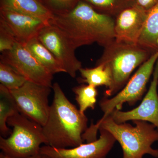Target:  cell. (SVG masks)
Returning a JSON list of instances; mask_svg holds the SVG:
<instances>
[{"instance_id": "8", "label": "cell", "mask_w": 158, "mask_h": 158, "mask_svg": "<svg viewBox=\"0 0 158 158\" xmlns=\"http://www.w3.org/2000/svg\"><path fill=\"white\" fill-rule=\"evenodd\" d=\"M0 62L11 65L28 81L52 88L53 75L34 58L24 44L16 42L11 50L2 53Z\"/></svg>"}, {"instance_id": "25", "label": "cell", "mask_w": 158, "mask_h": 158, "mask_svg": "<svg viewBox=\"0 0 158 158\" xmlns=\"http://www.w3.org/2000/svg\"><path fill=\"white\" fill-rule=\"evenodd\" d=\"M0 158H14L10 157L4 154L3 152H1L0 154ZM27 158H47L45 156L41 154H40L39 155H37V156H34L31 157Z\"/></svg>"}, {"instance_id": "22", "label": "cell", "mask_w": 158, "mask_h": 158, "mask_svg": "<svg viewBox=\"0 0 158 158\" xmlns=\"http://www.w3.org/2000/svg\"><path fill=\"white\" fill-rule=\"evenodd\" d=\"M18 42L13 35L2 24L0 23V52L11 50Z\"/></svg>"}, {"instance_id": "5", "label": "cell", "mask_w": 158, "mask_h": 158, "mask_svg": "<svg viewBox=\"0 0 158 158\" xmlns=\"http://www.w3.org/2000/svg\"><path fill=\"white\" fill-rule=\"evenodd\" d=\"M7 125L13 127L7 138L0 137V149L8 156L27 158L40 154L41 145H46L43 127L19 113L8 118Z\"/></svg>"}, {"instance_id": "6", "label": "cell", "mask_w": 158, "mask_h": 158, "mask_svg": "<svg viewBox=\"0 0 158 158\" xmlns=\"http://www.w3.org/2000/svg\"><path fill=\"white\" fill-rule=\"evenodd\" d=\"M158 59V50L140 65L120 91L111 98L104 97L101 100L99 105L104 113L101 119L109 116L115 110H121L125 103L132 106L141 100Z\"/></svg>"}, {"instance_id": "13", "label": "cell", "mask_w": 158, "mask_h": 158, "mask_svg": "<svg viewBox=\"0 0 158 158\" xmlns=\"http://www.w3.org/2000/svg\"><path fill=\"white\" fill-rule=\"evenodd\" d=\"M0 23L10 31L17 42L23 44L37 36L48 24L38 18L4 8H1Z\"/></svg>"}, {"instance_id": "17", "label": "cell", "mask_w": 158, "mask_h": 158, "mask_svg": "<svg viewBox=\"0 0 158 158\" xmlns=\"http://www.w3.org/2000/svg\"><path fill=\"white\" fill-rule=\"evenodd\" d=\"M19 113L17 104L10 92L2 85H0V134L1 136L7 138L12 131L8 127V118Z\"/></svg>"}, {"instance_id": "18", "label": "cell", "mask_w": 158, "mask_h": 158, "mask_svg": "<svg viewBox=\"0 0 158 158\" xmlns=\"http://www.w3.org/2000/svg\"><path fill=\"white\" fill-rule=\"evenodd\" d=\"M81 78L79 83H86L95 87L106 86L110 88L112 84V76L110 69L103 64L96 65L94 68H81L79 70Z\"/></svg>"}, {"instance_id": "11", "label": "cell", "mask_w": 158, "mask_h": 158, "mask_svg": "<svg viewBox=\"0 0 158 158\" xmlns=\"http://www.w3.org/2000/svg\"><path fill=\"white\" fill-rule=\"evenodd\" d=\"M158 59L153 73L149 89L141 103L132 110H115L110 116L117 123L129 121L142 120L149 122L158 129Z\"/></svg>"}, {"instance_id": "24", "label": "cell", "mask_w": 158, "mask_h": 158, "mask_svg": "<svg viewBox=\"0 0 158 158\" xmlns=\"http://www.w3.org/2000/svg\"><path fill=\"white\" fill-rule=\"evenodd\" d=\"M51 3L56 5L58 7H67L73 0H49Z\"/></svg>"}, {"instance_id": "10", "label": "cell", "mask_w": 158, "mask_h": 158, "mask_svg": "<svg viewBox=\"0 0 158 158\" xmlns=\"http://www.w3.org/2000/svg\"><path fill=\"white\" fill-rule=\"evenodd\" d=\"M100 135L95 141L69 148H57L45 145L40 153L47 158H106L116 140L109 132L100 128Z\"/></svg>"}, {"instance_id": "20", "label": "cell", "mask_w": 158, "mask_h": 158, "mask_svg": "<svg viewBox=\"0 0 158 158\" xmlns=\"http://www.w3.org/2000/svg\"><path fill=\"white\" fill-rule=\"evenodd\" d=\"M89 5L100 9L102 14L113 17L122 11L135 5V0H85Z\"/></svg>"}, {"instance_id": "15", "label": "cell", "mask_w": 158, "mask_h": 158, "mask_svg": "<svg viewBox=\"0 0 158 158\" xmlns=\"http://www.w3.org/2000/svg\"><path fill=\"white\" fill-rule=\"evenodd\" d=\"M138 44L152 54L158 50V2L148 11Z\"/></svg>"}, {"instance_id": "21", "label": "cell", "mask_w": 158, "mask_h": 158, "mask_svg": "<svg viewBox=\"0 0 158 158\" xmlns=\"http://www.w3.org/2000/svg\"><path fill=\"white\" fill-rule=\"evenodd\" d=\"M27 80L11 65L0 62V82L9 90H16L21 87Z\"/></svg>"}, {"instance_id": "12", "label": "cell", "mask_w": 158, "mask_h": 158, "mask_svg": "<svg viewBox=\"0 0 158 158\" xmlns=\"http://www.w3.org/2000/svg\"><path fill=\"white\" fill-rule=\"evenodd\" d=\"M148 11L135 5L120 12L114 22L116 41L137 44L147 17Z\"/></svg>"}, {"instance_id": "9", "label": "cell", "mask_w": 158, "mask_h": 158, "mask_svg": "<svg viewBox=\"0 0 158 158\" xmlns=\"http://www.w3.org/2000/svg\"><path fill=\"white\" fill-rule=\"evenodd\" d=\"M37 37L71 77L82 68V63L76 56V48L61 30L51 23L46 25L40 31Z\"/></svg>"}, {"instance_id": "16", "label": "cell", "mask_w": 158, "mask_h": 158, "mask_svg": "<svg viewBox=\"0 0 158 158\" xmlns=\"http://www.w3.org/2000/svg\"><path fill=\"white\" fill-rule=\"evenodd\" d=\"M37 61L53 75L65 73V70L50 51L40 42L37 36L31 38L24 44Z\"/></svg>"}, {"instance_id": "3", "label": "cell", "mask_w": 158, "mask_h": 158, "mask_svg": "<svg viewBox=\"0 0 158 158\" xmlns=\"http://www.w3.org/2000/svg\"><path fill=\"white\" fill-rule=\"evenodd\" d=\"M135 126L127 122L117 123L110 115L100 119L95 124L91 123L82 135L87 143L95 141L100 128L109 132L120 144L123 152V158H144L149 155L158 158V149L152 144L158 141V129L148 122L132 121Z\"/></svg>"}, {"instance_id": "19", "label": "cell", "mask_w": 158, "mask_h": 158, "mask_svg": "<svg viewBox=\"0 0 158 158\" xmlns=\"http://www.w3.org/2000/svg\"><path fill=\"white\" fill-rule=\"evenodd\" d=\"M72 90L75 94L76 100L81 113H85L88 108L94 110L98 95L96 87L91 85H82L74 87Z\"/></svg>"}, {"instance_id": "7", "label": "cell", "mask_w": 158, "mask_h": 158, "mask_svg": "<svg viewBox=\"0 0 158 158\" xmlns=\"http://www.w3.org/2000/svg\"><path fill=\"white\" fill-rule=\"evenodd\" d=\"M51 88L27 81L19 89L10 91L19 113L43 127L49 113L48 98Z\"/></svg>"}, {"instance_id": "14", "label": "cell", "mask_w": 158, "mask_h": 158, "mask_svg": "<svg viewBox=\"0 0 158 158\" xmlns=\"http://www.w3.org/2000/svg\"><path fill=\"white\" fill-rule=\"evenodd\" d=\"M1 8L32 15L49 23L53 14L38 0H2Z\"/></svg>"}, {"instance_id": "4", "label": "cell", "mask_w": 158, "mask_h": 158, "mask_svg": "<svg viewBox=\"0 0 158 158\" xmlns=\"http://www.w3.org/2000/svg\"><path fill=\"white\" fill-rule=\"evenodd\" d=\"M104 48L96 65L103 64L111 73L112 85L106 90L104 96L109 98L124 88L134 70L146 62L153 54L138 44L118 42L115 40Z\"/></svg>"}, {"instance_id": "23", "label": "cell", "mask_w": 158, "mask_h": 158, "mask_svg": "<svg viewBox=\"0 0 158 158\" xmlns=\"http://www.w3.org/2000/svg\"><path fill=\"white\" fill-rule=\"evenodd\" d=\"M136 5L145 11H149L157 3L158 0H135Z\"/></svg>"}, {"instance_id": "1", "label": "cell", "mask_w": 158, "mask_h": 158, "mask_svg": "<svg viewBox=\"0 0 158 158\" xmlns=\"http://www.w3.org/2000/svg\"><path fill=\"white\" fill-rule=\"evenodd\" d=\"M113 17L79 2L68 13L55 15L51 24L57 27L76 48L97 43L104 47L115 40Z\"/></svg>"}, {"instance_id": "2", "label": "cell", "mask_w": 158, "mask_h": 158, "mask_svg": "<svg viewBox=\"0 0 158 158\" xmlns=\"http://www.w3.org/2000/svg\"><path fill=\"white\" fill-rule=\"evenodd\" d=\"M52 88L53 100L42 127L46 145L57 148L79 146L84 142L82 135L88 128V118L69 101L58 83Z\"/></svg>"}]
</instances>
